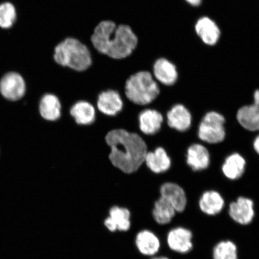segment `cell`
<instances>
[{
	"mask_svg": "<svg viewBox=\"0 0 259 259\" xmlns=\"http://www.w3.org/2000/svg\"><path fill=\"white\" fill-rule=\"evenodd\" d=\"M105 141L111 150L110 161L122 172L134 174L144 163L147 145L138 134L122 128L113 129L107 134Z\"/></svg>",
	"mask_w": 259,
	"mask_h": 259,
	"instance_id": "6da1fadb",
	"label": "cell"
},
{
	"mask_svg": "<svg viewBox=\"0 0 259 259\" xmlns=\"http://www.w3.org/2000/svg\"><path fill=\"white\" fill-rule=\"evenodd\" d=\"M91 41L98 53L113 60H122L134 53L139 40L129 25L117 26L112 21L104 20L96 25Z\"/></svg>",
	"mask_w": 259,
	"mask_h": 259,
	"instance_id": "7a4b0ae2",
	"label": "cell"
},
{
	"mask_svg": "<svg viewBox=\"0 0 259 259\" xmlns=\"http://www.w3.org/2000/svg\"><path fill=\"white\" fill-rule=\"evenodd\" d=\"M54 59L60 66L82 72L92 66V54L87 45L77 38L67 37L55 48Z\"/></svg>",
	"mask_w": 259,
	"mask_h": 259,
	"instance_id": "3957f363",
	"label": "cell"
},
{
	"mask_svg": "<svg viewBox=\"0 0 259 259\" xmlns=\"http://www.w3.org/2000/svg\"><path fill=\"white\" fill-rule=\"evenodd\" d=\"M124 89L129 101L139 106L150 104L160 93L158 84L148 71L132 74L126 80Z\"/></svg>",
	"mask_w": 259,
	"mask_h": 259,
	"instance_id": "277c9868",
	"label": "cell"
},
{
	"mask_svg": "<svg viewBox=\"0 0 259 259\" xmlns=\"http://www.w3.org/2000/svg\"><path fill=\"white\" fill-rule=\"evenodd\" d=\"M224 116L216 112H209L204 116L199 128L198 135L202 141L209 144H218L226 135Z\"/></svg>",
	"mask_w": 259,
	"mask_h": 259,
	"instance_id": "5b68a950",
	"label": "cell"
},
{
	"mask_svg": "<svg viewBox=\"0 0 259 259\" xmlns=\"http://www.w3.org/2000/svg\"><path fill=\"white\" fill-rule=\"evenodd\" d=\"M166 242L168 248L174 253L189 254L194 246L193 232L185 226H175L167 232Z\"/></svg>",
	"mask_w": 259,
	"mask_h": 259,
	"instance_id": "8992f818",
	"label": "cell"
},
{
	"mask_svg": "<svg viewBox=\"0 0 259 259\" xmlns=\"http://www.w3.org/2000/svg\"><path fill=\"white\" fill-rule=\"evenodd\" d=\"M228 213L236 224L242 226L250 225L255 217L254 200L250 197L239 196L229 203Z\"/></svg>",
	"mask_w": 259,
	"mask_h": 259,
	"instance_id": "52a82bcc",
	"label": "cell"
},
{
	"mask_svg": "<svg viewBox=\"0 0 259 259\" xmlns=\"http://www.w3.org/2000/svg\"><path fill=\"white\" fill-rule=\"evenodd\" d=\"M103 225L111 233L127 232L132 228V212L127 207L113 205L108 215L103 220Z\"/></svg>",
	"mask_w": 259,
	"mask_h": 259,
	"instance_id": "ba28073f",
	"label": "cell"
},
{
	"mask_svg": "<svg viewBox=\"0 0 259 259\" xmlns=\"http://www.w3.org/2000/svg\"><path fill=\"white\" fill-rule=\"evenodd\" d=\"M134 243L139 253L144 257L155 256L159 253L161 248L159 236L148 229L138 231L135 235Z\"/></svg>",
	"mask_w": 259,
	"mask_h": 259,
	"instance_id": "9c48e42d",
	"label": "cell"
},
{
	"mask_svg": "<svg viewBox=\"0 0 259 259\" xmlns=\"http://www.w3.org/2000/svg\"><path fill=\"white\" fill-rule=\"evenodd\" d=\"M0 92L6 99L17 101L25 95V81L17 73H8L0 82Z\"/></svg>",
	"mask_w": 259,
	"mask_h": 259,
	"instance_id": "30bf717a",
	"label": "cell"
},
{
	"mask_svg": "<svg viewBox=\"0 0 259 259\" xmlns=\"http://www.w3.org/2000/svg\"><path fill=\"white\" fill-rule=\"evenodd\" d=\"M160 196L166 199L177 213H182L186 211L188 205V198L185 190L178 184L167 182L160 187Z\"/></svg>",
	"mask_w": 259,
	"mask_h": 259,
	"instance_id": "8fae6325",
	"label": "cell"
},
{
	"mask_svg": "<svg viewBox=\"0 0 259 259\" xmlns=\"http://www.w3.org/2000/svg\"><path fill=\"white\" fill-rule=\"evenodd\" d=\"M97 107L103 115L115 116L122 111L124 103L117 91L108 90L99 94L97 100Z\"/></svg>",
	"mask_w": 259,
	"mask_h": 259,
	"instance_id": "7c38bea8",
	"label": "cell"
},
{
	"mask_svg": "<svg viewBox=\"0 0 259 259\" xmlns=\"http://www.w3.org/2000/svg\"><path fill=\"white\" fill-rule=\"evenodd\" d=\"M226 207V201L221 194L215 190L203 192L198 200V208L203 214L215 217L221 213Z\"/></svg>",
	"mask_w": 259,
	"mask_h": 259,
	"instance_id": "4fadbf2b",
	"label": "cell"
},
{
	"mask_svg": "<svg viewBox=\"0 0 259 259\" xmlns=\"http://www.w3.org/2000/svg\"><path fill=\"white\" fill-rule=\"evenodd\" d=\"M254 98L253 104L242 107L236 116L239 124L250 131H259V90L255 91Z\"/></svg>",
	"mask_w": 259,
	"mask_h": 259,
	"instance_id": "5bb4252c",
	"label": "cell"
},
{
	"mask_svg": "<svg viewBox=\"0 0 259 259\" xmlns=\"http://www.w3.org/2000/svg\"><path fill=\"white\" fill-rule=\"evenodd\" d=\"M177 210L166 199L159 196L155 200L151 209V217L158 226L169 225L177 215Z\"/></svg>",
	"mask_w": 259,
	"mask_h": 259,
	"instance_id": "9a60e30c",
	"label": "cell"
},
{
	"mask_svg": "<svg viewBox=\"0 0 259 259\" xmlns=\"http://www.w3.org/2000/svg\"><path fill=\"white\" fill-rule=\"evenodd\" d=\"M139 127L146 135H154L160 131L163 117L156 110L148 109L139 113Z\"/></svg>",
	"mask_w": 259,
	"mask_h": 259,
	"instance_id": "2e32d148",
	"label": "cell"
},
{
	"mask_svg": "<svg viewBox=\"0 0 259 259\" xmlns=\"http://www.w3.org/2000/svg\"><path fill=\"white\" fill-rule=\"evenodd\" d=\"M168 125L180 132L189 130L192 124V115L183 105H176L167 113Z\"/></svg>",
	"mask_w": 259,
	"mask_h": 259,
	"instance_id": "e0dca14e",
	"label": "cell"
},
{
	"mask_svg": "<svg viewBox=\"0 0 259 259\" xmlns=\"http://www.w3.org/2000/svg\"><path fill=\"white\" fill-rule=\"evenodd\" d=\"M70 114L76 124L80 125H92L96 119L95 106L85 100H80L74 103L71 107Z\"/></svg>",
	"mask_w": 259,
	"mask_h": 259,
	"instance_id": "ac0fdd59",
	"label": "cell"
},
{
	"mask_svg": "<svg viewBox=\"0 0 259 259\" xmlns=\"http://www.w3.org/2000/svg\"><path fill=\"white\" fill-rule=\"evenodd\" d=\"M144 163L151 171L158 174L169 169L171 160L164 149L158 147L154 151L148 152Z\"/></svg>",
	"mask_w": 259,
	"mask_h": 259,
	"instance_id": "d6986e66",
	"label": "cell"
},
{
	"mask_svg": "<svg viewBox=\"0 0 259 259\" xmlns=\"http://www.w3.org/2000/svg\"><path fill=\"white\" fill-rule=\"evenodd\" d=\"M154 75L158 81L165 85H172L177 82L178 72L176 66L169 60L161 58L155 61Z\"/></svg>",
	"mask_w": 259,
	"mask_h": 259,
	"instance_id": "ffe728a7",
	"label": "cell"
},
{
	"mask_svg": "<svg viewBox=\"0 0 259 259\" xmlns=\"http://www.w3.org/2000/svg\"><path fill=\"white\" fill-rule=\"evenodd\" d=\"M187 161L194 171L206 169L210 163L209 152L202 145H192L188 149Z\"/></svg>",
	"mask_w": 259,
	"mask_h": 259,
	"instance_id": "44dd1931",
	"label": "cell"
},
{
	"mask_svg": "<svg viewBox=\"0 0 259 259\" xmlns=\"http://www.w3.org/2000/svg\"><path fill=\"white\" fill-rule=\"evenodd\" d=\"M62 106L58 97L53 94H47L42 97L39 104L41 117L46 120L55 121L61 116Z\"/></svg>",
	"mask_w": 259,
	"mask_h": 259,
	"instance_id": "7402d4cb",
	"label": "cell"
},
{
	"mask_svg": "<svg viewBox=\"0 0 259 259\" xmlns=\"http://www.w3.org/2000/svg\"><path fill=\"white\" fill-rule=\"evenodd\" d=\"M197 35L206 45H214L219 40L220 31L218 25L211 19L203 17L199 19L196 24Z\"/></svg>",
	"mask_w": 259,
	"mask_h": 259,
	"instance_id": "603a6c76",
	"label": "cell"
},
{
	"mask_svg": "<svg viewBox=\"0 0 259 259\" xmlns=\"http://www.w3.org/2000/svg\"><path fill=\"white\" fill-rule=\"evenodd\" d=\"M245 161L241 155L234 153L226 158L222 170L226 178L231 180L240 178L244 173Z\"/></svg>",
	"mask_w": 259,
	"mask_h": 259,
	"instance_id": "cb8c5ba5",
	"label": "cell"
},
{
	"mask_svg": "<svg viewBox=\"0 0 259 259\" xmlns=\"http://www.w3.org/2000/svg\"><path fill=\"white\" fill-rule=\"evenodd\" d=\"M212 259H239L237 244L231 239L219 241L212 248Z\"/></svg>",
	"mask_w": 259,
	"mask_h": 259,
	"instance_id": "d4e9b609",
	"label": "cell"
},
{
	"mask_svg": "<svg viewBox=\"0 0 259 259\" xmlns=\"http://www.w3.org/2000/svg\"><path fill=\"white\" fill-rule=\"evenodd\" d=\"M16 11L11 3H5L0 5V27L11 28L16 19Z\"/></svg>",
	"mask_w": 259,
	"mask_h": 259,
	"instance_id": "484cf974",
	"label": "cell"
},
{
	"mask_svg": "<svg viewBox=\"0 0 259 259\" xmlns=\"http://www.w3.org/2000/svg\"><path fill=\"white\" fill-rule=\"evenodd\" d=\"M186 1L190 5L194 6H199L202 2V0H186Z\"/></svg>",
	"mask_w": 259,
	"mask_h": 259,
	"instance_id": "4316f807",
	"label": "cell"
},
{
	"mask_svg": "<svg viewBox=\"0 0 259 259\" xmlns=\"http://www.w3.org/2000/svg\"><path fill=\"white\" fill-rule=\"evenodd\" d=\"M254 148L255 151L259 154V136L255 139L254 142Z\"/></svg>",
	"mask_w": 259,
	"mask_h": 259,
	"instance_id": "83f0119b",
	"label": "cell"
},
{
	"mask_svg": "<svg viewBox=\"0 0 259 259\" xmlns=\"http://www.w3.org/2000/svg\"><path fill=\"white\" fill-rule=\"evenodd\" d=\"M150 259H171L169 257L167 256V255H156L155 256L150 257Z\"/></svg>",
	"mask_w": 259,
	"mask_h": 259,
	"instance_id": "f1b7e54d",
	"label": "cell"
}]
</instances>
